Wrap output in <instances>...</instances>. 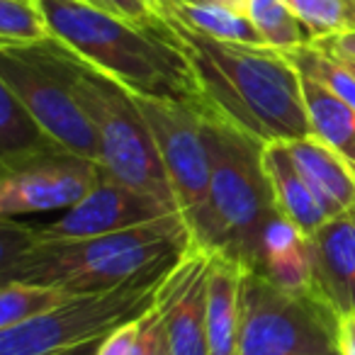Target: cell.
Returning <instances> with one entry per match:
<instances>
[{
  "mask_svg": "<svg viewBox=\"0 0 355 355\" xmlns=\"http://www.w3.org/2000/svg\"><path fill=\"white\" fill-rule=\"evenodd\" d=\"M141 319L132 321V324L122 326V329L105 336L98 348V355H134V350H137V345H139V336H141Z\"/></svg>",
  "mask_w": 355,
  "mask_h": 355,
  "instance_id": "83f0119b",
  "label": "cell"
},
{
  "mask_svg": "<svg viewBox=\"0 0 355 355\" xmlns=\"http://www.w3.org/2000/svg\"><path fill=\"white\" fill-rule=\"evenodd\" d=\"M263 171L270 183L275 205L304 236H314L326 222L329 214L316 200L314 190L309 188L300 168L292 161L287 141H275L263 146Z\"/></svg>",
  "mask_w": 355,
  "mask_h": 355,
  "instance_id": "e0dca14e",
  "label": "cell"
},
{
  "mask_svg": "<svg viewBox=\"0 0 355 355\" xmlns=\"http://www.w3.org/2000/svg\"><path fill=\"white\" fill-rule=\"evenodd\" d=\"M193 243L180 212L105 236L32 241L15 258L0 263V285L27 282L66 295L107 292L161 263L183 258Z\"/></svg>",
  "mask_w": 355,
  "mask_h": 355,
  "instance_id": "3957f363",
  "label": "cell"
},
{
  "mask_svg": "<svg viewBox=\"0 0 355 355\" xmlns=\"http://www.w3.org/2000/svg\"><path fill=\"white\" fill-rule=\"evenodd\" d=\"M185 3H198V6H224V8H232V10L246 12L248 0H185Z\"/></svg>",
  "mask_w": 355,
  "mask_h": 355,
  "instance_id": "1f68e13d",
  "label": "cell"
},
{
  "mask_svg": "<svg viewBox=\"0 0 355 355\" xmlns=\"http://www.w3.org/2000/svg\"><path fill=\"white\" fill-rule=\"evenodd\" d=\"M137 105L161 153L178 209L190 227L205 207L214 166L209 110L202 103H180L144 95H137Z\"/></svg>",
  "mask_w": 355,
  "mask_h": 355,
  "instance_id": "ba28073f",
  "label": "cell"
},
{
  "mask_svg": "<svg viewBox=\"0 0 355 355\" xmlns=\"http://www.w3.org/2000/svg\"><path fill=\"white\" fill-rule=\"evenodd\" d=\"M285 56L300 73L324 83L326 88L334 90L338 98H343L345 103L355 107V73L340 59L326 54L314 44L300 46L295 51H285Z\"/></svg>",
  "mask_w": 355,
  "mask_h": 355,
  "instance_id": "cb8c5ba5",
  "label": "cell"
},
{
  "mask_svg": "<svg viewBox=\"0 0 355 355\" xmlns=\"http://www.w3.org/2000/svg\"><path fill=\"white\" fill-rule=\"evenodd\" d=\"M153 8H161V6H171V3H178V0H151Z\"/></svg>",
  "mask_w": 355,
  "mask_h": 355,
  "instance_id": "d6a6232c",
  "label": "cell"
},
{
  "mask_svg": "<svg viewBox=\"0 0 355 355\" xmlns=\"http://www.w3.org/2000/svg\"><path fill=\"white\" fill-rule=\"evenodd\" d=\"M37 6L59 44L127 90L144 98L202 103L193 66L163 17L158 27H141L88 0H37Z\"/></svg>",
  "mask_w": 355,
  "mask_h": 355,
  "instance_id": "7a4b0ae2",
  "label": "cell"
},
{
  "mask_svg": "<svg viewBox=\"0 0 355 355\" xmlns=\"http://www.w3.org/2000/svg\"><path fill=\"white\" fill-rule=\"evenodd\" d=\"M311 44L319 46L321 51H326V54H331V56H340V59H355V32H345V35L311 42Z\"/></svg>",
  "mask_w": 355,
  "mask_h": 355,
  "instance_id": "f1b7e54d",
  "label": "cell"
},
{
  "mask_svg": "<svg viewBox=\"0 0 355 355\" xmlns=\"http://www.w3.org/2000/svg\"><path fill=\"white\" fill-rule=\"evenodd\" d=\"M212 251L193 243L173 268L156 300L166 314L171 355H209L207 343V268Z\"/></svg>",
  "mask_w": 355,
  "mask_h": 355,
  "instance_id": "7c38bea8",
  "label": "cell"
},
{
  "mask_svg": "<svg viewBox=\"0 0 355 355\" xmlns=\"http://www.w3.org/2000/svg\"><path fill=\"white\" fill-rule=\"evenodd\" d=\"M300 83L311 137L334 148L355 171V107L309 76L300 73Z\"/></svg>",
  "mask_w": 355,
  "mask_h": 355,
  "instance_id": "ac0fdd59",
  "label": "cell"
},
{
  "mask_svg": "<svg viewBox=\"0 0 355 355\" xmlns=\"http://www.w3.org/2000/svg\"><path fill=\"white\" fill-rule=\"evenodd\" d=\"M105 175L98 161L61 151L0 171V217L69 209L78 205Z\"/></svg>",
  "mask_w": 355,
  "mask_h": 355,
  "instance_id": "30bf717a",
  "label": "cell"
},
{
  "mask_svg": "<svg viewBox=\"0 0 355 355\" xmlns=\"http://www.w3.org/2000/svg\"><path fill=\"white\" fill-rule=\"evenodd\" d=\"M173 212L178 209L161 202L153 195L119 183L105 171L100 183L78 205L64 209L59 219L25 224V227L32 241H64V239H88L124 232Z\"/></svg>",
  "mask_w": 355,
  "mask_h": 355,
  "instance_id": "8fae6325",
  "label": "cell"
},
{
  "mask_svg": "<svg viewBox=\"0 0 355 355\" xmlns=\"http://www.w3.org/2000/svg\"><path fill=\"white\" fill-rule=\"evenodd\" d=\"M338 345L340 355H355V314H348L340 319Z\"/></svg>",
  "mask_w": 355,
  "mask_h": 355,
  "instance_id": "f546056e",
  "label": "cell"
},
{
  "mask_svg": "<svg viewBox=\"0 0 355 355\" xmlns=\"http://www.w3.org/2000/svg\"><path fill=\"white\" fill-rule=\"evenodd\" d=\"M183 258L161 263L114 290L71 295L37 319L0 329V355H51L85 340L105 338L139 321L153 306L161 285Z\"/></svg>",
  "mask_w": 355,
  "mask_h": 355,
  "instance_id": "8992f818",
  "label": "cell"
},
{
  "mask_svg": "<svg viewBox=\"0 0 355 355\" xmlns=\"http://www.w3.org/2000/svg\"><path fill=\"white\" fill-rule=\"evenodd\" d=\"M71 295L54 287L27 285V282H6L0 285V329L25 324L46 311L56 309Z\"/></svg>",
  "mask_w": 355,
  "mask_h": 355,
  "instance_id": "603a6c76",
  "label": "cell"
},
{
  "mask_svg": "<svg viewBox=\"0 0 355 355\" xmlns=\"http://www.w3.org/2000/svg\"><path fill=\"white\" fill-rule=\"evenodd\" d=\"M212 117L214 166L207 200L190 232L195 243L212 253L236 258L256 268L266 224L277 212L270 183L263 171V146L229 122Z\"/></svg>",
  "mask_w": 355,
  "mask_h": 355,
  "instance_id": "277c9868",
  "label": "cell"
},
{
  "mask_svg": "<svg viewBox=\"0 0 355 355\" xmlns=\"http://www.w3.org/2000/svg\"><path fill=\"white\" fill-rule=\"evenodd\" d=\"M134 355H171L168 348V334H166V314L158 300L146 311L141 319V336H139V345Z\"/></svg>",
  "mask_w": 355,
  "mask_h": 355,
  "instance_id": "484cf974",
  "label": "cell"
},
{
  "mask_svg": "<svg viewBox=\"0 0 355 355\" xmlns=\"http://www.w3.org/2000/svg\"><path fill=\"white\" fill-rule=\"evenodd\" d=\"M0 85L12 90L32 117L66 151L100 163L98 132L56 69L46 44L0 49Z\"/></svg>",
  "mask_w": 355,
  "mask_h": 355,
  "instance_id": "9c48e42d",
  "label": "cell"
},
{
  "mask_svg": "<svg viewBox=\"0 0 355 355\" xmlns=\"http://www.w3.org/2000/svg\"><path fill=\"white\" fill-rule=\"evenodd\" d=\"M243 263L212 253L207 268V343L209 355H239Z\"/></svg>",
  "mask_w": 355,
  "mask_h": 355,
  "instance_id": "9a60e30c",
  "label": "cell"
},
{
  "mask_svg": "<svg viewBox=\"0 0 355 355\" xmlns=\"http://www.w3.org/2000/svg\"><path fill=\"white\" fill-rule=\"evenodd\" d=\"M336 59H340V56H336ZM340 61H343V64L348 66V69H350V71H353V73H355V59H340Z\"/></svg>",
  "mask_w": 355,
  "mask_h": 355,
  "instance_id": "836d02e7",
  "label": "cell"
},
{
  "mask_svg": "<svg viewBox=\"0 0 355 355\" xmlns=\"http://www.w3.org/2000/svg\"><path fill=\"white\" fill-rule=\"evenodd\" d=\"M331 355H340V350H336V353H331Z\"/></svg>",
  "mask_w": 355,
  "mask_h": 355,
  "instance_id": "e575fe53",
  "label": "cell"
},
{
  "mask_svg": "<svg viewBox=\"0 0 355 355\" xmlns=\"http://www.w3.org/2000/svg\"><path fill=\"white\" fill-rule=\"evenodd\" d=\"M340 319L311 290H285L263 272L243 268L239 355H331Z\"/></svg>",
  "mask_w": 355,
  "mask_h": 355,
  "instance_id": "52a82bcc",
  "label": "cell"
},
{
  "mask_svg": "<svg viewBox=\"0 0 355 355\" xmlns=\"http://www.w3.org/2000/svg\"><path fill=\"white\" fill-rule=\"evenodd\" d=\"M287 6L306 27L311 42L355 32L353 0H287Z\"/></svg>",
  "mask_w": 355,
  "mask_h": 355,
  "instance_id": "d4e9b609",
  "label": "cell"
},
{
  "mask_svg": "<svg viewBox=\"0 0 355 355\" xmlns=\"http://www.w3.org/2000/svg\"><path fill=\"white\" fill-rule=\"evenodd\" d=\"M183 46L205 107L261 144L311 137L300 71L270 46L219 42L163 15Z\"/></svg>",
  "mask_w": 355,
  "mask_h": 355,
  "instance_id": "6da1fadb",
  "label": "cell"
},
{
  "mask_svg": "<svg viewBox=\"0 0 355 355\" xmlns=\"http://www.w3.org/2000/svg\"><path fill=\"white\" fill-rule=\"evenodd\" d=\"M90 6L110 12V15L124 17L129 22H137L141 27H158L161 15L153 8L151 0H88Z\"/></svg>",
  "mask_w": 355,
  "mask_h": 355,
  "instance_id": "4316f807",
  "label": "cell"
},
{
  "mask_svg": "<svg viewBox=\"0 0 355 355\" xmlns=\"http://www.w3.org/2000/svg\"><path fill=\"white\" fill-rule=\"evenodd\" d=\"M353 3H355V0H353Z\"/></svg>",
  "mask_w": 355,
  "mask_h": 355,
  "instance_id": "d590c367",
  "label": "cell"
},
{
  "mask_svg": "<svg viewBox=\"0 0 355 355\" xmlns=\"http://www.w3.org/2000/svg\"><path fill=\"white\" fill-rule=\"evenodd\" d=\"M287 148L329 219L355 212V171L334 148L316 141L314 137L287 141Z\"/></svg>",
  "mask_w": 355,
  "mask_h": 355,
  "instance_id": "5bb4252c",
  "label": "cell"
},
{
  "mask_svg": "<svg viewBox=\"0 0 355 355\" xmlns=\"http://www.w3.org/2000/svg\"><path fill=\"white\" fill-rule=\"evenodd\" d=\"M54 40L37 0H0V49H27Z\"/></svg>",
  "mask_w": 355,
  "mask_h": 355,
  "instance_id": "7402d4cb",
  "label": "cell"
},
{
  "mask_svg": "<svg viewBox=\"0 0 355 355\" xmlns=\"http://www.w3.org/2000/svg\"><path fill=\"white\" fill-rule=\"evenodd\" d=\"M251 270H258L285 290H311V246L309 236L300 232L285 214L277 209L266 224L258 248V263Z\"/></svg>",
  "mask_w": 355,
  "mask_h": 355,
  "instance_id": "2e32d148",
  "label": "cell"
},
{
  "mask_svg": "<svg viewBox=\"0 0 355 355\" xmlns=\"http://www.w3.org/2000/svg\"><path fill=\"white\" fill-rule=\"evenodd\" d=\"M61 151L66 148L49 137L12 90L0 85V171H10Z\"/></svg>",
  "mask_w": 355,
  "mask_h": 355,
  "instance_id": "d6986e66",
  "label": "cell"
},
{
  "mask_svg": "<svg viewBox=\"0 0 355 355\" xmlns=\"http://www.w3.org/2000/svg\"><path fill=\"white\" fill-rule=\"evenodd\" d=\"M246 15L261 32L266 46L277 51H295L311 44V37L302 20L295 15L287 0H248Z\"/></svg>",
  "mask_w": 355,
  "mask_h": 355,
  "instance_id": "44dd1931",
  "label": "cell"
},
{
  "mask_svg": "<svg viewBox=\"0 0 355 355\" xmlns=\"http://www.w3.org/2000/svg\"><path fill=\"white\" fill-rule=\"evenodd\" d=\"M314 287L338 319L355 314V212L334 217L309 239Z\"/></svg>",
  "mask_w": 355,
  "mask_h": 355,
  "instance_id": "4fadbf2b",
  "label": "cell"
},
{
  "mask_svg": "<svg viewBox=\"0 0 355 355\" xmlns=\"http://www.w3.org/2000/svg\"><path fill=\"white\" fill-rule=\"evenodd\" d=\"M100 343H103V338H93V340H85V343L71 345V348L59 350V353H51V355H98Z\"/></svg>",
  "mask_w": 355,
  "mask_h": 355,
  "instance_id": "4dcf8cb0",
  "label": "cell"
},
{
  "mask_svg": "<svg viewBox=\"0 0 355 355\" xmlns=\"http://www.w3.org/2000/svg\"><path fill=\"white\" fill-rule=\"evenodd\" d=\"M163 15L175 17L185 27L207 35L219 42H234V44H251V46H266L261 32L251 22V17L241 10H232L224 6H198V3H185L178 0L171 6L156 8Z\"/></svg>",
  "mask_w": 355,
  "mask_h": 355,
  "instance_id": "ffe728a7",
  "label": "cell"
},
{
  "mask_svg": "<svg viewBox=\"0 0 355 355\" xmlns=\"http://www.w3.org/2000/svg\"><path fill=\"white\" fill-rule=\"evenodd\" d=\"M56 69L85 110L100 139V163L119 183L141 190L178 209L175 193L163 168L153 134L137 105V95L69 51L56 40L46 42ZM180 212V209H178Z\"/></svg>",
  "mask_w": 355,
  "mask_h": 355,
  "instance_id": "5b68a950",
  "label": "cell"
}]
</instances>
